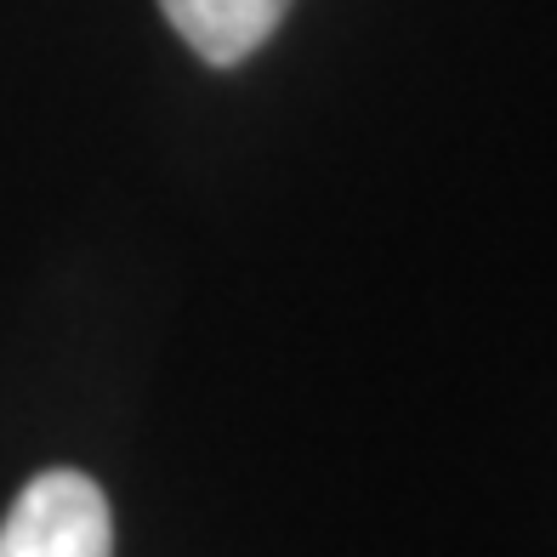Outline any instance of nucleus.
I'll list each match as a JSON object with an SVG mask.
<instances>
[{"mask_svg":"<svg viewBox=\"0 0 557 557\" xmlns=\"http://www.w3.org/2000/svg\"><path fill=\"white\" fill-rule=\"evenodd\" d=\"M0 557H114V518L86 472H40L0 523Z\"/></svg>","mask_w":557,"mask_h":557,"instance_id":"nucleus-1","label":"nucleus"},{"mask_svg":"<svg viewBox=\"0 0 557 557\" xmlns=\"http://www.w3.org/2000/svg\"><path fill=\"white\" fill-rule=\"evenodd\" d=\"M160 12L211 69H234L285 23L290 0H160Z\"/></svg>","mask_w":557,"mask_h":557,"instance_id":"nucleus-2","label":"nucleus"}]
</instances>
